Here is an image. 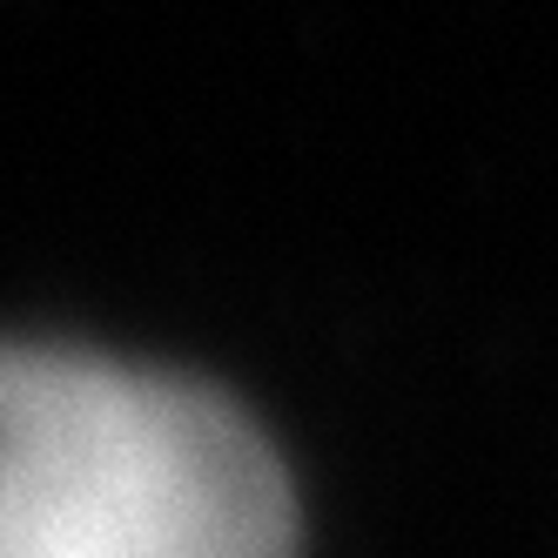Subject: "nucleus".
I'll return each mask as SVG.
<instances>
[{
  "label": "nucleus",
  "mask_w": 558,
  "mask_h": 558,
  "mask_svg": "<svg viewBox=\"0 0 558 558\" xmlns=\"http://www.w3.org/2000/svg\"><path fill=\"white\" fill-rule=\"evenodd\" d=\"M0 558H296V498L229 397L82 350H8Z\"/></svg>",
  "instance_id": "nucleus-1"
}]
</instances>
